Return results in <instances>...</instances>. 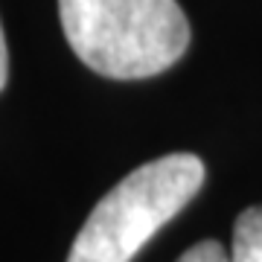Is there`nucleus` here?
Here are the masks:
<instances>
[{"mask_svg":"<svg viewBox=\"0 0 262 262\" xmlns=\"http://www.w3.org/2000/svg\"><path fill=\"white\" fill-rule=\"evenodd\" d=\"M67 44L108 79H149L178 64L189 20L178 0H58Z\"/></svg>","mask_w":262,"mask_h":262,"instance_id":"f257e3e1","label":"nucleus"},{"mask_svg":"<svg viewBox=\"0 0 262 262\" xmlns=\"http://www.w3.org/2000/svg\"><path fill=\"white\" fill-rule=\"evenodd\" d=\"M178 262H230V253L225 251V245L215 239H204V242L192 245Z\"/></svg>","mask_w":262,"mask_h":262,"instance_id":"20e7f679","label":"nucleus"},{"mask_svg":"<svg viewBox=\"0 0 262 262\" xmlns=\"http://www.w3.org/2000/svg\"><path fill=\"white\" fill-rule=\"evenodd\" d=\"M6 79H9V50H6V35L0 27V91L6 88Z\"/></svg>","mask_w":262,"mask_h":262,"instance_id":"39448f33","label":"nucleus"},{"mask_svg":"<svg viewBox=\"0 0 262 262\" xmlns=\"http://www.w3.org/2000/svg\"><path fill=\"white\" fill-rule=\"evenodd\" d=\"M230 262H262V204L248 207L236 219Z\"/></svg>","mask_w":262,"mask_h":262,"instance_id":"7ed1b4c3","label":"nucleus"},{"mask_svg":"<svg viewBox=\"0 0 262 262\" xmlns=\"http://www.w3.org/2000/svg\"><path fill=\"white\" fill-rule=\"evenodd\" d=\"M204 175V160L189 151L137 166L91 210L67 262H131L195 198Z\"/></svg>","mask_w":262,"mask_h":262,"instance_id":"f03ea898","label":"nucleus"}]
</instances>
